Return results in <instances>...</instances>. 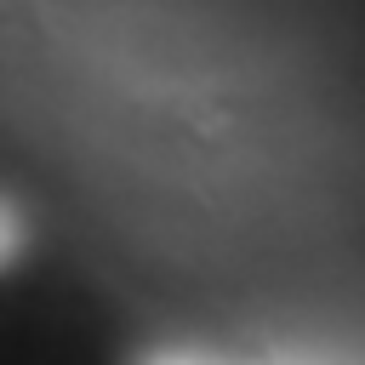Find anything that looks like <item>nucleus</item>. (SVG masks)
<instances>
[{
  "label": "nucleus",
  "mask_w": 365,
  "mask_h": 365,
  "mask_svg": "<svg viewBox=\"0 0 365 365\" xmlns=\"http://www.w3.org/2000/svg\"><path fill=\"white\" fill-rule=\"evenodd\" d=\"M17 251H23V217H17V211L0 200V268H6Z\"/></svg>",
  "instance_id": "1"
},
{
  "label": "nucleus",
  "mask_w": 365,
  "mask_h": 365,
  "mask_svg": "<svg viewBox=\"0 0 365 365\" xmlns=\"http://www.w3.org/2000/svg\"><path fill=\"white\" fill-rule=\"evenodd\" d=\"M143 365H234V359H217V354H194V348H160V354H148Z\"/></svg>",
  "instance_id": "2"
},
{
  "label": "nucleus",
  "mask_w": 365,
  "mask_h": 365,
  "mask_svg": "<svg viewBox=\"0 0 365 365\" xmlns=\"http://www.w3.org/2000/svg\"><path fill=\"white\" fill-rule=\"evenodd\" d=\"M262 365H342V359H319V354H279V359H262Z\"/></svg>",
  "instance_id": "3"
}]
</instances>
